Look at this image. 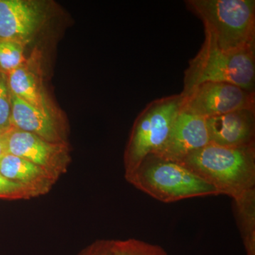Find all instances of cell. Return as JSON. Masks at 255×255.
I'll list each match as a JSON object with an SVG mask.
<instances>
[{
  "instance_id": "cell-1",
  "label": "cell",
  "mask_w": 255,
  "mask_h": 255,
  "mask_svg": "<svg viewBox=\"0 0 255 255\" xmlns=\"http://www.w3.org/2000/svg\"><path fill=\"white\" fill-rule=\"evenodd\" d=\"M180 163L232 199L255 189V145L228 147L209 142Z\"/></svg>"
},
{
  "instance_id": "cell-2",
  "label": "cell",
  "mask_w": 255,
  "mask_h": 255,
  "mask_svg": "<svg viewBox=\"0 0 255 255\" xmlns=\"http://www.w3.org/2000/svg\"><path fill=\"white\" fill-rule=\"evenodd\" d=\"M185 4L221 49L255 50V0H187Z\"/></svg>"
},
{
  "instance_id": "cell-3",
  "label": "cell",
  "mask_w": 255,
  "mask_h": 255,
  "mask_svg": "<svg viewBox=\"0 0 255 255\" xmlns=\"http://www.w3.org/2000/svg\"><path fill=\"white\" fill-rule=\"evenodd\" d=\"M125 177L138 190L166 204L221 195L216 188L185 166L156 155L147 156L133 172L125 174Z\"/></svg>"
},
{
  "instance_id": "cell-4",
  "label": "cell",
  "mask_w": 255,
  "mask_h": 255,
  "mask_svg": "<svg viewBox=\"0 0 255 255\" xmlns=\"http://www.w3.org/2000/svg\"><path fill=\"white\" fill-rule=\"evenodd\" d=\"M206 82H226L255 90V50H224L205 34L204 43L184 71V97Z\"/></svg>"
},
{
  "instance_id": "cell-5",
  "label": "cell",
  "mask_w": 255,
  "mask_h": 255,
  "mask_svg": "<svg viewBox=\"0 0 255 255\" xmlns=\"http://www.w3.org/2000/svg\"><path fill=\"white\" fill-rule=\"evenodd\" d=\"M183 105L182 94L167 96L152 101L139 114L124 152L125 174L133 172L147 156L155 155L162 148Z\"/></svg>"
},
{
  "instance_id": "cell-6",
  "label": "cell",
  "mask_w": 255,
  "mask_h": 255,
  "mask_svg": "<svg viewBox=\"0 0 255 255\" xmlns=\"http://www.w3.org/2000/svg\"><path fill=\"white\" fill-rule=\"evenodd\" d=\"M183 107L206 119L236 111L255 110V92L226 82H206L184 97Z\"/></svg>"
},
{
  "instance_id": "cell-7",
  "label": "cell",
  "mask_w": 255,
  "mask_h": 255,
  "mask_svg": "<svg viewBox=\"0 0 255 255\" xmlns=\"http://www.w3.org/2000/svg\"><path fill=\"white\" fill-rule=\"evenodd\" d=\"M6 153L36 164L57 179L65 174L70 163L68 143H54L30 132L11 128L2 135Z\"/></svg>"
},
{
  "instance_id": "cell-8",
  "label": "cell",
  "mask_w": 255,
  "mask_h": 255,
  "mask_svg": "<svg viewBox=\"0 0 255 255\" xmlns=\"http://www.w3.org/2000/svg\"><path fill=\"white\" fill-rule=\"evenodd\" d=\"M48 4L36 0H0V38L28 45L48 17Z\"/></svg>"
},
{
  "instance_id": "cell-9",
  "label": "cell",
  "mask_w": 255,
  "mask_h": 255,
  "mask_svg": "<svg viewBox=\"0 0 255 255\" xmlns=\"http://www.w3.org/2000/svg\"><path fill=\"white\" fill-rule=\"evenodd\" d=\"M42 63L43 53L35 48L20 66L6 75L10 92L37 110L63 119L46 91Z\"/></svg>"
},
{
  "instance_id": "cell-10",
  "label": "cell",
  "mask_w": 255,
  "mask_h": 255,
  "mask_svg": "<svg viewBox=\"0 0 255 255\" xmlns=\"http://www.w3.org/2000/svg\"><path fill=\"white\" fill-rule=\"evenodd\" d=\"M209 142L206 119L182 106L165 143L155 155L180 163L188 155Z\"/></svg>"
},
{
  "instance_id": "cell-11",
  "label": "cell",
  "mask_w": 255,
  "mask_h": 255,
  "mask_svg": "<svg viewBox=\"0 0 255 255\" xmlns=\"http://www.w3.org/2000/svg\"><path fill=\"white\" fill-rule=\"evenodd\" d=\"M211 143L228 147L255 145V110L236 111L206 119Z\"/></svg>"
},
{
  "instance_id": "cell-12",
  "label": "cell",
  "mask_w": 255,
  "mask_h": 255,
  "mask_svg": "<svg viewBox=\"0 0 255 255\" xmlns=\"http://www.w3.org/2000/svg\"><path fill=\"white\" fill-rule=\"evenodd\" d=\"M11 126L54 143H68L63 119L37 110L11 93Z\"/></svg>"
},
{
  "instance_id": "cell-13",
  "label": "cell",
  "mask_w": 255,
  "mask_h": 255,
  "mask_svg": "<svg viewBox=\"0 0 255 255\" xmlns=\"http://www.w3.org/2000/svg\"><path fill=\"white\" fill-rule=\"evenodd\" d=\"M0 174L26 188L34 197L47 194L58 180L36 164L8 153L0 158Z\"/></svg>"
},
{
  "instance_id": "cell-14",
  "label": "cell",
  "mask_w": 255,
  "mask_h": 255,
  "mask_svg": "<svg viewBox=\"0 0 255 255\" xmlns=\"http://www.w3.org/2000/svg\"><path fill=\"white\" fill-rule=\"evenodd\" d=\"M233 209L246 255H255V189L233 199Z\"/></svg>"
},
{
  "instance_id": "cell-15",
  "label": "cell",
  "mask_w": 255,
  "mask_h": 255,
  "mask_svg": "<svg viewBox=\"0 0 255 255\" xmlns=\"http://www.w3.org/2000/svg\"><path fill=\"white\" fill-rule=\"evenodd\" d=\"M27 45L22 42L0 38V73L7 75L26 60Z\"/></svg>"
},
{
  "instance_id": "cell-16",
  "label": "cell",
  "mask_w": 255,
  "mask_h": 255,
  "mask_svg": "<svg viewBox=\"0 0 255 255\" xmlns=\"http://www.w3.org/2000/svg\"><path fill=\"white\" fill-rule=\"evenodd\" d=\"M112 255H169L162 247L140 240L112 241Z\"/></svg>"
},
{
  "instance_id": "cell-17",
  "label": "cell",
  "mask_w": 255,
  "mask_h": 255,
  "mask_svg": "<svg viewBox=\"0 0 255 255\" xmlns=\"http://www.w3.org/2000/svg\"><path fill=\"white\" fill-rule=\"evenodd\" d=\"M11 92L7 78L0 73V135H4L12 128L11 122Z\"/></svg>"
},
{
  "instance_id": "cell-18",
  "label": "cell",
  "mask_w": 255,
  "mask_h": 255,
  "mask_svg": "<svg viewBox=\"0 0 255 255\" xmlns=\"http://www.w3.org/2000/svg\"><path fill=\"white\" fill-rule=\"evenodd\" d=\"M33 197V194L26 188L11 182L0 174V199L16 200Z\"/></svg>"
},
{
  "instance_id": "cell-19",
  "label": "cell",
  "mask_w": 255,
  "mask_h": 255,
  "mask_svg": "<svg viewBox=\"0 0 255 255\" xmlns=\"http://www.w3.org/2000/svg\"><path fill=\"white\" fill-rule=\"evenodd\" d=\"M112 241H99L92 243L78 255H112Z\"/></svg>"
},
{
  "instance_id": "cell-20",
  "label": "cell",
  "mask_w": 255,
  "mask_h": 255,
  "mask_svg": "<svg viewBox=\"0 0 255 255\" xmlns=\"http://www.w3.org/2000/svg\"><path fill=\"white\" fill-rule=\"evenodd\" d=\"M4 154H6V149H5L4 139H3L2 135H0V158Z\"/></svg>"
}]
</instances>
